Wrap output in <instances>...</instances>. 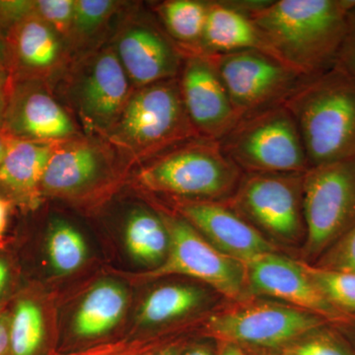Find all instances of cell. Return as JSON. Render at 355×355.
I'll list each match as a JSON object with an SVG mask.
<instances>
[{
    "label": "cell",
    "mask_w": 355,
    "mask_h": 355,
    "mask_svg": "<svg viewBox=\"0 0 355 355\" xmlns=\"http://www.w3.org/2000/svg\"><path fill=\"white\" fill-rule=\"evenodd\" d=\"M176 214L221 253L244 265L277 251L268 237L226 202H178Z\"/></svg>",
    "instance_id": "17"
},
{
    "label": "cell",
    "mask_w": 355,
    "mask_h": 355,
    "mask_svg": "<svg viewBox=\"0 0 355 355\" xmlns=\"http://www.w3.org/2000/svg\"><path fill=\"white\" fill-rule=\"evenodd\" d=\"M275 57L307 78L334 69L355 0L234 1Z\"/></svg>",
    "instance_id": "1"
},
{
    "label": "cell",
    "mask_w": 355,
    "mask_h": 355,
    "mask_svg": "<svg viewBox=\"0 0 355 355\" xmlns=\"http://www.w3.org/2000/svg\"><path fill=\"white\" fill-rule=\"evenodd\" d=\"M240 51H259L277 58L259 28L234 1H209L200 55Z\"/></svg>",
    "instance_id": "20"
},
{
    "label": "cell",
    "mask_w": 355,
    "mask_h": 355,
    "mask_svg": "<svg viewBox=\"0 0 355 355\" xmlns=\"http://www.w3.org/2000/svg\"><path fill=\"white\" fill-rule=\"evenodd\" d=\"M200 137L184 109L176 78L135 89L120 118L103 139L121 155L149 161Z\"/></svg>",
    "instance_id": "3"
},
{
    "label": "cell",
    "mask_w": 355,
    "mask_h": 355,
    "mask_svg": "<svg viewBox=\"0 0 355 355\" xmlns=\"http://www.w3.org/2000/svg\"><path fill=\"white\" fill-rule=\"evenodd\" d=\"M125 244L133 260L153 268L164 261L169 251V234L159 214L137 209L128 217Z\"/></svg>",
    "instance_id": "24"
},
{
    "label": "cell",
    "mask_w": 355,
    "mask_h": 355,
    "mask_svg": "<svg viewBox=\"0 0 355 355\" xmlns=\"http://www.w3.org/2000/svg\"><path fill=\"white\" fill-rule=\"evenodd\" d=\"M123 4L114 0H74L73 16L67 38L69 48L84 49L94 43Z\"/></svg>",
    "instance_id": "25"
},
{
    "label": "cell",
    "mask_w": 355,
    "mask_h": 355,
    "mask_svg": "<svg viewBox=\"0 0 355 355\" xmlns=\"http://www.w3.org/2000/svg\"><path fill=\"white\" fill-rule=\"evenodd\" d=\"M306 275L338 310L355 312V273L326 270L298 261Z\"/></svg>",
    "instance_id": "28"
},
{
    "label": "cell",
    "mask_w": 355,
    "mask_h": 355,
    "mask_svg": "<svg viewBox=\"0 0 355 355\" xmlns=\"http://www.w3.org/2000/svg\"><path fill=\"white\" fill-rule=\"evenodd\" d=\"M181 355H217L207 343H193L184 347Z\"/></svg>",
    "instance_id": "37"
},
{
    "label": "cell",
    "mask_w": 355,
    "mask_h": 355,
    "mask_svg": "<svg viewBox=\"0 0 355 355\" xmlns=\"http://www.w3.org/2000/svg\"><path fill=\"white\" fill-rule=\"evenodd\" d=\"M118 154L107 140L93 135L58 142L44 170L42 196L80 197L113 174Z\"/></svg>",
    "instance_id": "12"
},
{
    "label": "cell",
    "mask_w": 355,
    "mask_h": 355,
    "mask_svg": "<svg viewBox=\"0 0 355 355\" xmlns=\"http://www.w3.org/2000/svg\"><path fill=\"white\" fill-rule=\"evenodd\" d=\"M127 306V292L121 284L110 280L96 284L86 294L74 315V340L90 343L108 335L118 326Z\"/></svg>",
    "instance_id": "21"
},
{
    "label": "cell",
    "mask_w": 355,
    "mask_h": 355,
    "mask_svg": "<svg viewBox=\"0 0 355 355\" xmlns=\"http://www.w3.org/2000/svg\"><path fill=\"white\" fill-rule=\"evenodd\" d=\"M315 266L336 272L355 273V224L318 259Z\"/></svg>",
    "instance_id": "29"
},
{
    "label": "cell",
    "mask_w": 355,
    "mask_h": 355,
    "mask_svg": "<svg viewBox=\"0 0 355 355\" xmlns=\"http://www.w3.org/2000/svg\"><path fill=\"white\" fill-rule=\"evenodd\" d=\"M74 0H35L34 14L55 30L67 42Z\"/></svg>",
    "instance_id": "30"
},
{
    "label": "cell",
    "mask_w": 355,
    "mask_h": 355,
    "mask_svg": "<svg viewBox=\"0 0 355 355\" xmlns=\"http://www.w3.org/2000/svg\"><path fill=\"white\" fill-rule=\"evenodd\" d=\"M11 85H12V76L10 72L0 70V130H3Z\"/></svg>",
    "instance_id": "34"
},
{
    "label": "cell",
    "mask_w": 355,
    "mask_h": 355,
    "mask_svg": "<svg viewBox=\"0 0 355 355\" xmlns=\"http://www.w3.org/2000/svg\"><path fill=\"white\" fill-rule=\"evenodd\" d=\"M305 261L320 258L355 224V157L303 174Z\"/></svg>",
    "instance_id": "6"
},
{
    "label": "cell",
    "mask_w": 355,
    "mask_h": 355,
    "mask_svg": "<svg viewBox=\"0 0 355 355\" xmlns=\"http://www.w3.org/2000/svg\"><path fill=\"white\" fill-rule=\"evenodd\" d=\"M0 70L10 72L8 46H7L6 36L1 31H0Z\"/></svg>",
    "instance_id": "38"
},
{
    "label": "cell",
    "mask_w": 355,
    "mask_h": 355,
    "mask_svg": "<svg viewBox=\"0 0 355 355\" xmlns=\"http://www.w3.org/2000/svg\"><path fill=\"white\" fill-rule=\"evenodd\" d=\"M0 355H10L9 323L6 318L1 315H0Z\"/></svg>",
    "instance_id": "35"
},
{
    "label": "cell",
    "mask_w": 355,
    "mask_h": 355,
    "mask_svg": "<svg viewBox=\"0 0 355 355\" xmlns=\"http://www.w3.org/2000/svg\"><path fill=\"white\" fill-rule=\"evenodd\" d=\"M286 106L310 168L355 157V76L334 67L308 79Z\"/></svg>",
    "instance_id": "2"
},
{
    "label": "cell",
    "mask_w": 355,
    "mask_h": 355,
    "mask_svg": "<svg viewBox=\"0 0 355 355\" xmlns=\"http://www.w3.org/2000/svg\"><path fill=\"white\" fill-rule=\"evenodd\" d=\"M242 176L218 140L200 137L150 159L140 170L137 181L147 191L180 198V202H225Z\"/></svg>",
    "instance_id": "4"
},
{
    "label": "cell",
    "mask_w": 355,
    "mask_h": 355,
    "mask_svg": "<svg viewBox=\"0 0 355 355\" xmlns=\"http://www.w3.org/2000/svg\"><path fill=\"white\" fill-rule=\"evenodd\" d=\"M202 289L190 284H163L142 301L137 320L139 326L156 327L195 312L207 300Z\"/></svg>",
    "instance_id": "23"
},
{
    "label": "cell",
    "mask_w": 355,
    "mask_h": 355,
    "mask_svg": "<svg viewBox=\"0 0 355 355\" xmlns=\"http://www.w3.org/2000/svg\"><path fill=\"white\" fill-rule=\"evenodd\" d=\"M250 295L277 299L284 304L312 313L324 321H343L335 307L306 275L298 261L277 252L263 254L245 265Z\"/></svg>",
    "instance_id": "15"
},
{
    "label": "cell",
    "mask_w": 355,
    "mask_h": 355,
    "mask_svg": "<svg viewBox=\"0 0 355 355\" xmlns=\"http://www.w3.org/2000/svg\"><path fill=\"white\" fill-rule=\"evenodd\" d=\"M180 91L191 125L202 139L220 140L240 119L209 58L184 53Z\"/></svg>",
    "instance_id": "14"
},
{
    "label": "cell",
    "mask_w": 355,
    "mask_h": 355,
    "mask_svg": "<svg viewBox=\"0 0 355 355\" xmlns=\"http://www.w3.org/2000/svg\"><path fill=\"white\" fill-rule=\"evenodd\" d=\"M14 78H46L62 69L69 46L53 28L38 16H27L6 35Z\"/></svg>",
    "instance_id": "18"
},
{
    "label": "cell",
    "mask_w": 355,
    "mask_h": 355,
    "mask_svg": "<svg viewBox=\"0 0 355 355\" xmlns=\"http://www.w3.org/2000/svg\"><path fill=\"white\" fill-rule=\"evenodd\" d=\"M303 174L243 173L227 203L266 237L296 243L306 236Z\"/></svg>",
    "instance_id": "10"
},
{
    "label": "cell",
    "mask_w": 355,
    "mask_h": 355,
    "mask_svg": "<svg viewBox=\"0 0 355 355\" xmlns=\"http://www.w3.org/2000/svg\"><path fill=\"white\" fill-rule=\"evenodd\" d=\"M184 345L182 343H169V345H160L155 349H151L144 355H181Z\"/></svg>",
    "instance_id": "36"
},
{
    "label": "cell",
    "mask_w": 355,
    "mask_h": 355,
    "mask_svg": "<svg viewBox=\"0 0 355 355\" xmlns=\"http://www.w3.org/2000/svg\"><path fill=\"white\" fill-rule=\"evenodd\" d=\"M13 139L3 130H0V165L3 162L7 151H8L9 146H10Z\"/></svg>",
    "instance_id": "39"
},
{
    "label": "cell",
    "mask_w": 355,
    "mask_h": 355,
    "mask_svg": "<svg viewBox=\"0 0 355 355\" xmlns=\"http://www.w3.org/2000/svg\"><path fill=\"white\" fill-rule=\"evenodd\" d=\"M57 144L13 139L0 165V188L21 205L38 207L42 179Z\"/></svg>",
    "instance_id": "19"
},
{
    "label": "cell",
    "mask_w": 355,
    "mask_h": 355,
    "mask_svg": "<svg viewBox=\"0 0 355 355\" xmlns=\"http://www.w3.org/2000/svg\"><path fill=\"white\" fill-rule=\"evenodd\" d=\"M46 251L51 268L62 275L76 272L87 258V245L83 236L65 221H55L51 225Z\"/></svg>",
    "instance_id": "27"
},
{
    "label": "cell",
    "mask_w": 355,
    "mask_h": 355,
    "mask_svg": "<svg viewBox=\"0 0 355 355\" xmlns=\"http://www.w3.org/2000/svg\"><path fill=\"white\" fill-rule=\"evenodd\" d=\"M3 130L27 141L62 142L80 135L46 81L37 78L12 77Z\"/></svg>",
    "instance_id": "13"
},
{
    "label": "cell",
    "mask_w": 355,
    "mask_h": 355,
    "mask_svg": "<svg viewBox=\"0 0 355 355\" xmlns=\"http://www.w3.org/2000/svg\"><path fill=\"white\" fill-rule=\"evenodd\" d=\"M222 347L218 355H246L241 347L231 345V343H221Z\"/></svg>",
    "instance_id": "41"
},
{
    "label": "cell",
    "mask_w": 355,
    "mask_h": 355,
    "mask_svg": "<svg viewBox=\"0 0 355 355\" xmlns=\"http://www.w3.org/2000/svg\"><path fill=\"white\" fill-rule=\"evenodd\" d=\"M133 90L127 72L110 46L86 58L74 73L69 93L85 130L103 139L120 118Z\"/></svg>",
    "instance_id": "11"
},
{
    "label": "cell",
    "mask_w": 355,
    "mask_h": 355,
    "mask_svg": "<svg viewBox=\"0 0 355 355\" xmlns=\"http://www.w3.org/2000/svg\"><path fill=\"white\" fill-rule=\"evenodd\" d=\"M209 1L167 0L156 4L155 11L166 34L182 53H200Z\"/></svg>",
    "instance_id": "22"
},
{
    "label": "cell",
    "mask_w": 355,
    "mask_h": 355,
    "mask_svg": "<svg viewBox=\"0 0 355 355\" xmlns=\"http://www.w3.org/2000/svg\"><path fill=\"white\" fill-rule=\"evenodd\" d=\"M324 324L321 317L293 306L250 297L214 313L207 331L221 343L270 349L291 345Z\"/></svg>",
    "instance_id": "9"
},
{
    "label": "cell",
    "mask_w": 355,
    "mask_h": 355,
    "mask_svg": "<svg viewBox=\"0 0 355 355\" xmlns=\"http://www.w3.org/2000/svg\"><path fill=\"white\" fill-rule=\"evenodd\" d=\"M111 46L135 89L179 77L183 53L166 32L148 21L123 25Z\"/></svg>",
    "instance_id": "16"
},
{
    "label": "cell",
    "mask_w": 355,
    "mask_h": 355,
    "mask_svg": "<svg viewBox=\"0 0 355 355\" xmlns=\"http://www.w3.org/2000/svg\"><path fill=\"white\" fill-rule=\"evenodd\" d=\"M9 270L8 266L3 261L0 260V294L3 291L4 287L8 280Z\"/></svg>",
    "instance_id": "42"
},
{
    "label": "cell",
    "mask_w": 355,
    "mask_h": 355,
    "mask_svg": "<svg viewBox=\"0 0 355 355\" xmlns=\"http://www.w3.org/2000/svg\"><path fill=\"white\" fill-rule=\"evenodd\" d=\"M8 210V202L3 198H0V239L3 236L4 231H6Z\"/></svg>",
    "instance_id": "40"
},
{
    "label": "cell",
    "mask_w": 355,
    "mask_h": 355,
    "mask_svg": "<svg viewBox=\"0 0 355 355\" xmlns=\"http://www.w3.org/2000/svg\"><path fill=\"white\" fill-rule=\"evenodd\" d=\"M159 216L169 234V251L160 266L140 279L150 282L183 275L200 280L233 302L252 297L244 263L221 253L179 214L161 212Z\"/></svg>",
    "instance_id": "7"
},
{
    "label": "cell",
    "mask_w": 355,
    "mask_h": 355,
    "mask_svg": "<svg viewBox=\"0 0 355 355\" xmlns=\"http://www.w3.org/2000/svg\"><path fill=\"white\" fill-rule=\"evenodd\" d=\"M335 69L355 76V3L347 16V30L336 58Z\"/></svg>",
    "instance_id": "33"
},
{
    "label": "cell",
    "mask_w": 355,
    "mask_h": 355,
    "mask_svg": "<svg viewBox=\"0 0 355 355\" xmlns=\"http://www.w3.org/2000/svg\"><path fill=\"white\" fill-rule=\"evenodd\" d=\"M207 57L216 70L240 120L284 106L309 79L277 58L259 51Z\"/></svg>",
    "instance_id": "8"
},
{
    "label": "cell",
    "mask_w": 355,
    "mask_h": 355,
    "mask_svg": "<svg viewBox=\"0 0 355 355\" xmlns=\"http://www.w3.org/2000/svg\"><path fill=\"white\" fill-rule=\"evenodd\" d=\"M160 343H146L142 340L132 342H116L106 343L100 347H88L69 354L53 352L51 355H144L151 349H155Z\"/></svg>",
    "instance_id": "31"
},
{
    "label": "cell",
    "mask_w": 355,
    "mask_h": 355,
    "mask_svg": "<svg viewBox=\"0 0 355 355\" xmlns=\"http://www.w3.org/2000/svg\"><path fill=\"white\" fill-rule=\"evenodd\" d=\"M10 355H46L43 313L34 301L21 300L9 323Z\"/></svg>",
    "instance_id": "26"
},
{
    "label": "cell",
    "mask_w": 355,
    "mask_h": 355,
    "mask_svg": "<svg viewBox=\"0 0 355 355\" xmlns=\"http://www.w3.org/2000/svg\"><path fill=\"white\" fill-rule=\"evenodd\" d=\"M286 355H349L342 347L324 336L300 338L291 343Z\"/></svg>",
    "instance_id": "32"
},
{
    "label": "cell",
    "mask_w": 355,
    "mask_h": 355,
    "mask_svg": "<svg viewBox=\"0 0 355 355\" xmlns=\"http://www.w3.org/2000/svg\"><path fill=\"white\" fill-rule=\"evenodd\" d=\"M219 144L243 173L300 174L310 168L297 123L286 105L245 116Z\"/></svg>",
    "instance_id": "5"
}]
</instances>
